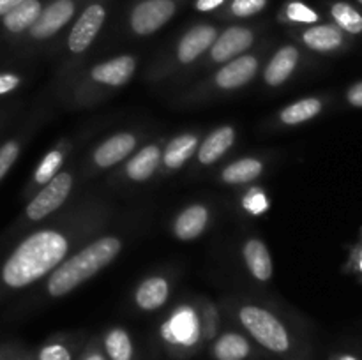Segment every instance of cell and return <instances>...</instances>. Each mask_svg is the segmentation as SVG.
<instances>
[{
	"label": "cell",
	"mask_w": 362,
	"mask_h": 360,
	"mask_svg": "<svg viewBox=\"0 0 362 360\" xmlns=\"http://www.w3.org/2000/svg\"><path fill=\"white\" fill-rule=\"evenodd\" d=\"M67 251L69 242L62 233L53 229L32 233L4 261L0 279L7 288H27L55 270Z\"/></svg>",
	"instance_id": "6da1fadb"
},
{
	"label": "cell",
	"mask_w": 362,
	"mask_h": 360,
	"mask_svg": "<svg viewBox=\"0 0 362 360\" xmlns=\"http://www.w3.org/2000/svg\"><path fill=\"white\" fill-rule=\"evenodd\" d=\"M122 242L117 236H101L88 244L87 247L62 261L48 279V293L52 296H64L73 292L81 282L88 281L92 275L112 263L119 256Z\"/></svg>",
	"instance_id": "7a4b0ae2"
},
{
	"label": "cell",
	"mask_w": 362,
	"mask_h": 360,
	"mask_svg": "<svg viewBox=\"0 0 362 360\" xmlns=\"http://www.w3.org/2000/svg\"><path fill=\"white\" fill-rule=\"evenodd\" d=\"M239 320L247 334L260 346L272 353H286L292 346L288 330L271 311L260 306H244L239 311Z\"/></svg>",
	"instance_id": "3957f363"
},
{
	"label": "cell",
	"mask_w": 362,
	"mask_h": 360,
	"mask_svg": "<svg viewBox=\"0 0 362 360\" xmlns=\"http://www.w3.org/2000/svg\"><path fill=\"white\" fill-rule=\"evenodd\" d=\"M177 13V0H140L129 14L131 30L136 35H151L165 27Z\"/></svg>",
	"instance_id": "277c9868"
},
{
	"label": "cell",
	"mask_w": 362,
	"mask_h": 360,
	"mask_svg": "<svg viewBox=\"0 0 362 360\" xmlns=\"http://www.w3.org/2000/svg\"><path fill=\"white\" fill-rule=\"evenodd\" d=\"M73 189V176L71 173H57L49 182L45 184L41 191L32 198L27 205V217L30 221H41L46 215L60 208V205L67 200Z\"/></svg>",
	"instance_id": "5b68a950"
},
{
	"label": "cell",
	"mask_w": 362,
	"mask_h": 360,
	"mask_svg": "<svg viewBox=\"0 0 362 360\" xmlns=\"http://www.w3.org/2000/svg\"><path fill=\"white\" fill-rule=\"evenodd\" d=\"M105 20V4L99 2V0H94V2H90L88 6H85V9L81 11L78 20L74 21L73 28H71L69 37H67V48L73 53H83L85 49L90 48L94 39L98 37V34L101 32Z\"/></svg>",
	"instance_id": "8992f818"
},
{
	"label": "cell",
	"mask_w": 362,
	"mask_h": 360,
	"mask_svg": "<svg viewBox=\"0 0 362 360\" xmlns=\"http://www.w3.org/2000/svg\"><path fill=\"white\" fill-rule=\"evenodd\" d=\"M76 0H52L39 14L37 21L30 27L28 34L32 39H48L62 30L76 13Z\"/></svg>",
	"instance_id": "52a82bcc"
},
{
	"label": "cell",
	"mask_w": 362,
	"mask_h": 360,
	"mask_svg": "<svg viewBox=\"0 0 362 360\" xmlns=\"http://www.w3.org/2000/svg\"><path fill=\"white\" fill-rule=\"evenodd\" d=\"M255 41V34L246 27H228L218 34L214 44L211 46V56L214 62H228L237 59L240 53L251 48Z\"/></svg>",
	"instance_id": "ba28073f"
},
{
	"label": "cell",
	"mask_w": 362,
	"mask_h": 360,
	"mask_svg": "<svg viewBox=\"0 0 362 360\" xmlns=\"http://www.w3.org/2000/svg\"><path fill=\"white\" fill-rule=\"evenodd\" d=\"M216 37H218V30L214 25L200 23L189 28L177 46V60L180 64L194 62L202 53H205L214 44Z\"/></svg>",
	"instance_id": "9c48e42d"
},
{
	"label": "cell",
	"mask_w": 362,
	"mask_h": 360,
	"mask_svg": "<svg viewBox=\"0 0 362 360\" xmlns=\"http://www.w3.org/2000/svg\"><path fill=\"white\" fill-rule=\"evenodd\" d=\"M258 71V60L253 55H240L237 59L230 60L225 67L216 74V85L225 90L244 87L255 78Z\"/></svg>",
	"instance_id": "30bf717a"
},
{
	"label": "cell",
	"mask_w": 362,
	"mask_h": 360,
	"mask_svg": "<svg viewBox=\"0 0 362 360\" xmlns=\"http://www.w3.org/2000/svg\"><path fill=\"white\" fill-rule=\"evenodd\" d=\"M134 69H136L134 56L120 55L92 67L90 76L98 83L110 85V87H122V85H126L131 80Z\"/></svg>",
	"instance_id": "8fae6325"
},
{
	"label": "cell",
	"mask_w": 362,
	"mask_h": 360,
	"mask_svg": "<svg viewBox=\"0 0 362 360\" xmlns=\"http://www.w3.org/2000/svg\"><path fill=\"white\" fill-rule=\"evenodd\" d=\"M136 147V138L131 133H119L103 141L94 152V162L99 168H110L124 161Z\"/></svg>",
	"instance_id": "7c38bea8"
},
{
	"label": "cell",
	"mask_w": 362,
	"mask_h": 360,
	"mask_svg": "<svg viewBox=\"0 0 362 360\" xmlns=\"http://www.w3.org/2000/svg\"><path fill=\"white\" fill-rule=\"evenodd\" d=\"M163 337L172 344L193 346L198 341V321L189 309L177 313L168 325L163 327Z\"/></svg>",
	"instance_id": "4fadbf2b"
},
{
	"label": "cell",
	"mask_w": 362,
	"mask_h": 360,
	"mask_svg": "<svg viewBox=\"0 0 362 360\" xmlns=\"http://www.w3.org/2000/svg\"><path fill=\"white\" fill-rule=\"evenodd\" d=\"M297 62H299V49L296 46L288 44L279 48L271 59L269 66L265 67V83L271 85V87L283 85L292 76V73L297 67Z\"/></svg>",
	"instance_id": "5bb4252c"
},
{
	"label": "cell",
	"mask_w": 362,
	"mask_h": 360,
	"mask_svg": "<svg viewBox=\"0 0 362 360\" xmlns=\"http://www.w3.org/2000/svg\"><path fill=\"white\" fill-rule=\"evenodd\" d=\"M45 9V0H25L20 6L14 7L11 13H7L2 18V28L7 34H23V32L30 30L32 25L37 21L39 14Z\"/></svg>",
	"instance_id": "9a60e30c"
},
{
	"label": "cell",
	"mask_w": 362,
	"mask_h": 360,
	"mask_svg": "<svg viewBox=\"0 0 362 360\" xmlns=\"http://www.w3.org/2000/svg\"><path fill=\"white\" fill-rule=\"evenodd\" d=\"M233 141H235V129L232 126H223L212 131L198 148V161L205 166L214 164L232 148Z\"/></svg>",
	"instance_id": "2e32d148"
},
{
	"label": "cell",
	"mask_w": 362,
	"mask_h": 360,
	"mask_svg": "<svg viewBox=\"0 0 362 360\" xmlns=\"http://www.w3.org/2000/svg\"><path fill=\"white\" fill-rule=\"evenodd\" d=\"M170 296V284L161 275H154L141 282L134 293V302L144 311H156L166 304Z\"/></svg>",
	"instance_id": "e0dca14e"
},
{
	"label": "cell",
	"mask_w": 362,
	"mask_h": 360,
	"mask_svg": "<svg viewBox=\"0 0 362 360\" xmlns=\"http://www.w3.org/2000/svg\"><path fill=\"white\" fill-rule=\"evenodd\" d=\"M244 261L247 270L258 281H269L272 277V260L267 246L258 239H250L244 244Z\"/></svg>",
	"instance_id": "ac0fdd59"
},
{
	"label": "cell",
	"mask_w": 362,
	"mask_h": 360,
	"mask_svg": "<svg viewBox=\"0 0 362 360\" xmlns=\"http://www.w3.org/2000/svg\"><path fill=\"white\" fill-rule=\"evenodd\" d=\"M209 222V210L204 205H191L177 217L175 235L180 240H194L205 232Z\"/></svg>",
	"instance_id": "d6986e66"
},
{
	"label": "cell",
	"mask_w": 362,
	"mask_h": 360,
	"mask_svg": "<svg viewBox=\"0 0 362 360\" xmlns=\"http://www.w3.org/2000/svg\"><path fill=\"white\" fill-rule=\"evenodd\" d=\"M303 41L313 52H334L341 48L343 30H339L336 25H313L303 32Z\"/></svg>",
	"instance_id": "ffe728a7"
},
{
	"label": "cell",
	"mask_w": 362,
	"mask_h": 360,
	"mask_svg": "<svg viewBox=\"0 0 362 360\" xmlns=\"http://www.w3.org/2000/svg\"><path fill=\"white\" fill-rule=\"evenodd\" d=\"M161 157L163 152L158 145H147L140 152H136L134 157L127 162V176L134 182H145L156 173L159 162H161Z\"/></svg>",
	"instance_id": "44dd1931"
},
{
	"label": "cell",
	"mask_w": 362,
	"mask_h": 360,
	"mask_svg": "<svg viewBox=\"0 0 362 360\" xmlns=\"http://www.w3.org/2000/svg\"><path fill=\"white\" fill-rule=\"evenodd\" d=\"M212 353L216 360H246L251 355V344L244 335L226 332L214 342Z\"/></svg>",
	"instance_id": "7402d4cb"
},
{
	"label": "cell",
	"mask_w": 362,
	"mask_h": 360,
	"mask_svg": "<svg viewBox=\"0 0 362 360\" xmlns=\"http://www.w3.org/2000/svg\"><path fill=\"white\" fill-rule=\"evenodd\" d=\"M197 136H193V134H180V136L173 138L166 145V150L163 152V162L172 169L180 168L197 152Z\"/></svg>",
	"instance_id": "603a6c76"
},
{
	"label": "cell",
	"mask_w": 362,
	"mask_h": 360,
	"mask_svg": "<svg viewBox=\"0 0 362 360\" xmlns=\"http://www.w3.org/2000/svg\"><path fill=\"white\" fill-rule=\"evenodd\" d=\"M264 172L262 161L255 157H244L232 162L221 172V180L226 184H247L258 179Z\"/></svg>",
	"instance_id": "cb8c5ba5"
},
{
	"label": "cell",
	"mask_w": 362,
	"mask_h": 360,
	"mask_svg": "<svg viewBox=\"0 0 362 360\" xmlns=\"http://www.w3.org/2000/svg\"><path fill=\"white\" fill-rule=\"evenodd\" d=\"M320 112H322L320 99L308 97L286 106V108L279 113V119H281V122L286 124V126H299V124L315 119Z\"/></svg>",
	"instance_id": "d4e9b609"
},
{
	"label": "cell",
	"mask_w": 362,
	"mask_h": 360,
	"mask_svg": "<svg viewBox=\"0 0 362 360\" xmlns=\"http://www.w3.org/2000/svg\"><path fill=\"white\" fill-rule=\"evenodd\" d=\"M105 352L110 360H133L134 348L129 334L124 328H112L105 335Z\"/></svg>",
	"instance_id": "484cf974"
},
{
	"label": "cell",
	"mask_w": 362,
	"mask_h": 360,
	"mask_svg": "<svg viewBox=\"0 0 362 360\" xmlns=\"http://www.w3.org/2000/svg\"><path fill=\"white\" fill-rule=\"evenodd\" d=\"M331 16L339 30H345L352 35L362 34V14L352 4L334 2L331 6Z\"/></svg>",
	"instance_id": "4316f807"
},
{
	"label": "cell",
	"mask_w": 362,
	"mask_h": 360,
	"mask_svg": "<svg viewBox=\"0 0 362 360\" xmlns=\"http://www.w3.org/2000/svg\"><path fill=\"white\" fill-rule=\"evenodd\" d=\"M285 18L292 23H304V25H315L318 21V13L310 7L308 4L299 2V0H292L286 4L285 7Z\"/></svg>",
	"instance_id": "83f0119b"
},
{
	"label": "cell",
	"mask_w": 362,
	"mask_h": 360,
	"mask_svg": "<svg viewBox=\"0 0 362 360\" xmlns=\"http://www.w3.org/2000/svg\"><path fill=\"white\" fill-rule=\"evenodd\" d=\"M62 161H64L62 152H59V150L49 152V154L46 155L45 159H42L41 164L37 166V169H35V175H34L35 182H37V184L49 182V180H52L53 176L57 175V172L60 169V166H62Z\"/></svg>",
	"instance_id": "f1b7e54d"
},
{
	"label": "cell",
	"mask_w": 362,
	"mask_h": 360,
	"mask_svg": "<svg viewBox=\"0 0 362 360\" xmlns=\"http://www.w3.org/2000/svg\"><path fill=\"white\" fill-rule=\"evenodd\" d=\"M269 0H232L230 14L235 18H251L267 7Z\"/></svg>",
	"instance_id": "f546056e"
},
{
	"label": "cell",
	"mask_w": 362,
	"mask_h": 360,
	"mask_svg": "<svg viewBox=\"0 0 362 360\" xmlns=\"http://www.w3.org/2000/svg\"><path fill=\"white\" fill-rule=\"evenodd\" d=\"M18 155H20V143L16 140H9L0 145V182L14 166Z\"/></svg>",
	"instance_id": "4dcf8cb0"
},
{
	"label": "cell",
	"mask_w": 362,
	"mask_h": 360,
	"mask_svg": "<svg viewBox=\"0 0 362 360\" xmlns=\"http://www.w3.org/2000/svg\"><path fill=\"white\" fill-rule=\"evenodd\" d=\"M37 360H73L71 349L62 342H52L39 349Z\"/></svg>",
	"instance_id": "1f68e13d"
},
{
	"label": "cell",
	"mask_w": 362,
	"mask_h": 360,
	"mask_svg": "<svg viewBox=\"0 0 362 360\" xmlns=\"http://www.w3.org/2000/svg\"><path fill=\"white\" fill-rule=\"evenodd\" d=\"M244 207L251 212V214H262V212L267 210V198L260 191H253V193L247 194L244 198Z\"/></svg>",
	"instance_id": "d6a6232c"
},
{
	"label": "cell",
	"mask_w": 362,
	"mask_h": 360,
	"mask_svg": "<svg viewBox=\"0 0 362 360\" xmlns=\"http://www.w3.org/2000/svg\"><path fill=\"white\" fill-rule=\"evenodd\" d=\"M21 80L14 73H0V95L11 94L20 87Z\"/></svg>",
	"instance_id": "836d02e7"
},
{
	"label": "cell",
	"mask_w": 362,
	"mask_h": 360,
	"mask_svg": "<svg viewBox=\"0 0 362 360\" xmlns=\"http://www.w3.org/2000/svg\"><path fill=\"white\" fill-rule=\"evenodd\" d=\"M226 0H197L194 2V9L198 13H212V11L219 9Z\"/></svg>",
	"instance_id": "e575fe53"
},
{
	"label": "cell",
	"mask_w": 362,
	"mask_h": 360,
	"mask_svg": "<svg viewBox=\"0 0 362 360\" xmlns=\"http://www.w3.org/2000/svg\"><path fill=\"white\" fill-rule=\"evenodd\" d=\"M346 99H349L350 104L356 106V108H362V81L350 87L349 94H346Z\"/></svg>",
	"instance_id": "d590c367"
},
{
	"label": "cell",
	"mask_w": 362,
	"mask_h": 360,
	"mask_svg": "<svg viewBox=\"0 0 362 360\" xmlns=\"http://www.w3.org/2000/svg\"><path fill=\"white\" fill-rule=\"evenodd\" d=\"M21 2H25V0H0V20H2L7 13H11L14 7L20 6Z\"/></svg>",
	"instance_id": "8d00e7d4"
},
{
	"label": "cell",
	"mask_w": 362,
	"mask_h": 360,
	"mask_svg": "<svg viewBox=\"0 0 362 360\" xmlns=\"http://www.w3.org/2000/svg\"><path fill=\"white\" fill-rule=\"evenodd\" d=\"M81 360H106V356L99 352H90L83 356Z\"/></svg>",
	"instance_id": "74e56055"
},
{
	"label": "cell",
	"mask_w": 362,
	"mask_h": 360,
	"mask_svg": "<svg viewBox=\"0 0 362 360\" xmlns=\"http://www.w3.org/2000/svg\"><path fill=\"white\" fill-rule=\"evenodd\" d=\"M336 360H359L356 355H350V353H345V355H339Z\"/></svg>",
	"instance_id": "f35d334b"
},
{
	"label": "cell",
	"mask_w": 362,
	"mask_h": 360,
	"mask_svg": "<svg viewBox=\"0 0 362 360\" xmlns=\"http://www.w3.org/2000/svg\"><path fill=\"white\" fill-rule=\"evenodd\" d=\"M357 2H359V4H362V0H357Z\"/></svg>",
	"instance_id": "ab89813d"
},
{
	"label": "cell",
	"mask_w": 362,
	"mask_h": 360,
	"mask_svg": "<svg viewBox=\"0 0 362 360\" xmlns=\"http://www.w3.org/2000/svg\"><path fill=\"white\" fill-rule=\"evenodd\" d=\"M361 268H362V260H361Z\"/></svg>",
	"instance_id": "60d3db41"
}]
</instances>
